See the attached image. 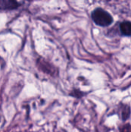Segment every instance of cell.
Wrapping results in <instances>:
<instances>
[{
    "label": "cell",
    "mask_w": 131,
    "mask_h": 132,
    "mask_svg": "<svg viewBox=\"0 0 131 132\" xmlns=\"http://www.w3.org/2000/svg\"><path fill=\"white\" fill-rule=\"evenodd\" d=\"M91 17L95 24L101 27H107L113 22V16L102 8H97L92 12Z\"/></svg>",
    "instance_id": "6da1fadb"
},
{
    "label": "cell",
    "mask_w": 131,
    "mask_h": 132,
    "mask_svg": "<svg viewBox=\"0 0 131 132\" xmlns=\"http://www.w3.org/2000/svg\"><path fill=\"white\" fill-rule=\"evenodd\" d=\"M19 6L17 0H0V10H13Z\"/></svg>",
    "instance_id": "7a4b0ae2"
},
{
    "label": "cell",
    "mask_w": 131,
    "mask_h": 132,
    "mask_svg": "<svg viewBox=\"0 0 131 132\" xmlns=\"http://www.w3.org/2000/svg\"><path fill=\"white\" fill-rule=\"evenodd\" d=\"M120 29L122 35L125 36H131V22L129 21H124L120 23Z\"/></svg>",
    "instance_id": "3957f363"
},
{
    "label": "cell",
    "mask_w": 131,
    "mask_h": 132,
    "mask_svg": "<svg viewBox=\"0 0 131 132\" xmlns=\"http://www.w3.org/2000/svg\"><path fill=\"white\" fill-rule=\"evenodd\" d=\"M130 115V109L129 106H126L125 108H124L123 111H122V118L124 121H126L127 118H129Z\"/></svg>",
    "instance_id": "277c9868"
},
{
    "label": "cell",
    "mask_w": 131,
    "mask_h": 132,
    "mask_svg": "<svg viewBox=\"0 0 131 132\" xmlns=\"http://www.w3.org/2000/svg\"><path fill=\"white\" fill-rule=\"evenodd\" d=\"M107 1H111V0H107Z\"/></svg>",
    "instance_id": "5b68a950"
}]
</instances>
